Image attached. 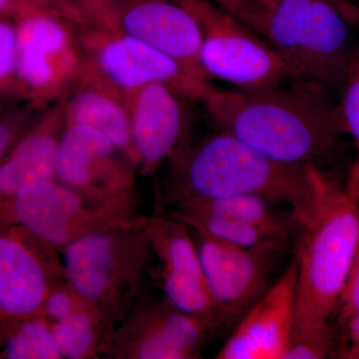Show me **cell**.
Listing matches in <instances>:
<instances>
[{"label":"cell","mask_w":359,"mask_h":359,"mask_svg":"<svg viewBox=\"0 0 359 359\" xmlns=\"http://www.w3.org/2000/svg\"><path fill=\"white\" fill-rule=\"evenodd\" d=\"M203 103L219 131L285 164L318 165L347 134L339 104L306 79L252 91L211 88Z\"/></svg>","instance_id":"obj_1"},{"label":"cell","mask_w":359,"mask_h":359,"mask_svg":"<svg viewBox=\"0 0 359 359\" xmlns=\"http://www.w3.org/2000/svg\"><path fill=\"white\" fill-rule=\"evenodd\" d=\"M169 161L165 198L170 204L190 198L257 196L289 205L302 226L316 215L323 173L318 165L276 162L219 131Z\"/></svg>","instance_id":"obj_2"},{"label":"cell","mask_w":359,"mask_h":359,"mask_svg":"<svg viewBox=\"0 0 359 359\" xmlns=\"http://www.w3.org/2000/svg\"><path fill=\"white\" fill-rule=\"evenodd\" d=\"M299 236L290 339L337 351L332 316L359 244V163L346 187L323 175L316 215Z\"/></svg>","instance_id":"obj_3"},{"label":"cell","mask_w":359,"mask_h":359,"mask_svg":"<svg viewBox=\"0 0 359 359\" xmlns=\"http://www.w3.org/2000/svg\"><path fill=\"white\" fill-rule=\"evenodd\" d=\"M149 221L94 231L60 250L66 280L100 316L103 344L144 294L153 259Z\"/></svg>","instance_id":"obj_4"},{"label":"cell","mask_w":359,"mask_h":359,"mask_svg":"<svg viewBox=\"0 0 359 359\" xmlns=\"http://www.w3.org/2000/svg\"><path fill=\"white\" fill-rule=\"evenodd\" d=\"M175 1L197 20L202 34L201 65L208 77L247 91L302 79L271 44L221 7L209 0Z\"/></svg>","instance_id":"obj_5"},{"label":"cell","mask_w":359,"mask_h":359,"mask_svg":"<svg viewBox=\"0 0 359 359\" xmlns=\"http://www.w3.org/2000/svg\"><path fill=\"white\" fill-rule=\"evenodd\" d=\"M139 217L135 207L94 202L56 179L33 183L0 203V226H18L59 252L77 238Z\"/></svg>","instance_id":"obj_6"},{"label":"cell","mask_w":359,"mask_h":359,"mask_svg":"<svg viewBox=\"0 0 359 359\" xmlns=\"http://www.w3.org/2000/svg\"><path fill=\"white\" fill-rule=\"evenodd\" d=\"M89 25L129 35L166 54L194 77L210 79L201 65L202 34L195 18L175 0H79Z\"/></svg>","instance_id":"obj_7"},{"label":"cell","mask_w":359,"mask_h":359,"mask_svg":"<svg viewBox=\"0 0 359 359\" xmlns=\"http://www.w3.org/2000/svg\"><path fill=\"white\" fill-rule=\"evenodd\" d=\"M83 68L128 99L153 83L167 85L182 99L203 102L212 88L154 47L123 33L94 27L85 35Z\"/></svg>","instance_id":"obj_8"},{"label":"cell","mask_w":359,"mask_h":359,"mask_svg":"<svg viewBox=\"0 0 359 359\" xmlns=\"http://www.w3.org/2000/svg\"><path fill=\"white\" fill-rule=\"evenodd\" d=\"M15 23L18 89L23 102L37 108L76 81L83 59L71 23L57 11L30 14Z\"/></svg>","instance_id":"obj_9"},{"label":"cell","mask_w":359,"mask_h":359,"mask_svg":"<svg viewBox=\"0 0 359 359\" xmlns=\"http://www.w3.org/2000/svg\"><path fill=\"white\" fill-rule=\"evenodd\" d=\"M205 323L182 313L166 297L141 294L116 327L100 355L117 359H196L210 334Z\"/></svg>","instance_id":"obj_10"},{"label":"cell","mask_w":359,"mask_h":359,"mask_svg":"<svg viewBox=\"0 0 359 359\" xmlns=\"http://www.w3.org/2000/svg\"><path fill=\"white\" fill-rule=\"evenodd\" d=\"M135 169L102 134L65 124L55 175L63 185L100 204L136 207Z\"/></svg>","instance_id":"obj_11"},{"label":"cell","mask_w":359,"mask_h":359,"mask_svg":"<svg viewBox=\"0 0 359 359\" xmlns=\"http://www.w3.org/2000/svg\"><path fill=\"white\" fill-rule=\"evenodd\" d=\"M148 229L164 297L180 311L212 330L224 325L226 316L205 282L190 228L171 214L150 217Z\"/></svg>","instance_id":"obj_12"},{"label":"cell","mask_w":359,"mask_h":359,"mask_svg":"<svg viewBox=\"0 0 359 359\" xmlns=\"http://www.w3.org/2000/svg\"><path fill=\"white\" fill-rule=\"evenodd\" d=\"M56 252L18 226H0V320L40 316L52 285L65 278Z\"/></svg>","instance_id":"obj_13"},{"label":"cell","mask_w":359,"mask_h":359,"mask_svg":"<svg viewBox=\"0 0 359 359\" xmlns=\"http://www.w3.org/2000/svg\"><path fill=\"white\" fill-rule=\"evenodd\" d=\"M192 231L210 292L229 323L240 320L269 289L273 261L280 252L240 247Z\"/></svg>","instance_id":"obj_14"},{"label":"cell","mask_w":359,"mask_h":359,"mask_svg":"<svg viewBox=\"0 0 359 359\" xmlns=\"http://www.w3.org/2000/svg\"><path fill=\"white\" fill-rule=\"evenodd\" d=\"M297 266L289 264L280 280L238 320L218 359H283L294 330Z\"/></svg>","instance_id":"obj_15"},{"label":"cell","mask_w":359,"mask_h":359,"mask_svg":"<svg viewBox=\"0 0 359 359\" xmlns=\"http://www.w3.org/2000/svg\"><path fill=\"white\" fill-rule=\"evenodd\" d=\"M181 97L165 84L146 85L127 99L137 170L151 176L184 147Z\"/></svg>","instance_id":"obj_16"},{"label":"cell","mask_w":359,"mask_h":359,"mask_svg":"<svg viewBox=\"0 0 359 359\" xmlns=\"http://www.w3.org/2000/svg\"><path fill=\"white\" fill-rule=\"evenodd\" d=\"M358 44L351 41L341 14L325 0H311V11L297 54V73L328 88L342 89Z\"/></svg>","instance_id":"obj_17"},{"label":"cell","mask_w":359,"mask_h":359,"mask_svg":"<svg viewBox=\"0 0 359 359\" xmlns=\"http://www.w3.org/2000/svg\"><path fill=\"white\" fill-rule=\"evenodd\" d=\"M65 102L58 101L36 122L28 125L0 165V203L25 187L55 179L61 137L65 128Z\"/></svg>","instance_id":"obj_18"},{"label":"cell","mask_w":359,"mask_h":359,"mask_svg":"<svg viewBox=\"0 0 359 359\" xmlns=\"http://www.w3.org/2000/svg\"><path fill=\"white\" fill-rule=\"evenodd\" d=\"M76 91L65 102V124L82 125L105 136L137 170L126 99L81 68Z\"/></svg>","instance_id":"obj_19"},{"label":"cell","mask_w":359,"mask_h":359,"mask_svg":"<svg viewBox=\"0 0 359 359\" xmlns=\"http://www.w3.org/2000/svg\"><path fill=\"white\" fill-rule=\"evenodd\" d=\"M171 214L183 221L192 231L244 248H269L282 252L287 250L290 238L295 233L183 205H175Z\"/></svg>","instance_id":"obj_20"},{"label":"cell","mask_w":359,"mask_h":359,"mask_svg":"<svg viewBox=\"0 0 359 359\" xmlns=\"http://www.w3.org/2000/svg\"><path fill=\"white\" fill-rule=\"evenodd\" d=\"M194 209L231 217L268 228L299 233L302 224L290 211L287 214L275 209V204L257 196H228L219 198H190L175 202Z\"/></svg>","instance_id":"obj_21"},{"label":"cell","mask_w":359,"mask_h":359,"mask_svg":"<svg viewBox=\"0 0 359 359\" xmlns=\"http://www.w3.org/2000/svg\"><path fill=\"white\" fill-rule=\"evenodd\" d=\"M51 323L42 316L0 320V359H60Z\"/></svg>","instance_id":"obj_22"},{"label":"cell","mask_w":359,"mask_h":359,"mask_svg":"<svg viewBox=\"0 0 359 359\" xmlns=\"http://www.w3.org/2000/svg\"><path fill=\"white\" fill-rule=\"evenodd\" d=\"M311 6V0H280L276 7L269 9L262 32L295 71Z\"/></svg>","instance_id":"obj_23"},{"label":"cell","mask_w":359,"mask_h":359,"mask_svg":"<svg viewBox=\"0 0 359 359\" xmlns=\"http://www.w3.org/2000/svg\"><path fill=\"white\" fill-rule=\"evenodd\" d=\"M61 358H97L104 340L102 323L95 309L78 311L69 318L51 323Z\"/></svg>","instance_id":"obj_24"},{"label":"cell","mask_w":359,"mask_h":359,"mask_svg":"<svg viewBox=\"0 0 359 359\" xmlns=\"http://www.w3.org/2000/svg\"><path fill=\"white\" fill-rule=\"evenodd\" d=\"M16 23L0 18V110L22 101L15 75Z\"/></svg>","instance_id":"obj_25"},{"label":"cell","mask_w":359,"mask_h":359,"mask_svg":"<svg viewBox=\"0 0 359 359\" xmlns=\"http://www.w3.org/2000/svg\"><path fill=\"white\" fill-rule=\"evenodd\" d=\"M89 308L92 306L65 278L52 285L42 304L40 316L54 323Z\"/></svg>","instance_id":"obj_26"},{"label":"cell","mask_w":359,"mask_h":359,"mask_svg":"<svg viewBox=\"0 0 359 359\" xmlns=\"http://www.w3.org/2000/svg\"><path fill=\"white\" fill-rule=\"evenodd\" d=\"M339 107L347 134L353 137L359 150V43L347 71Z\"/></svg>","instance_id":"obj_27"},{"label":"cell","mask_w":359,"mask_h":359,"mask_svg":"<svg viewBox=\"0 0 359 359\" xmlns=\"http://www.w3.org/2000/svg\"><path fill=\"white\" fill-rule=\"evenodd\" d=\"M33 109L32 106L25 103L0 110V165L18 137L29 125Z\"/></svg>","instance_id":"obj_28"},{"label":"cell","mask_w":359,"mask_h":359,"mask_svg":"<svg viewBox=\"0 0 359 359\" xmlns=\"http://www.w3.org/2000/svg\"><path fill=\"white\" fill-rule=\"evenodd\" d=\"M359 313V244L353 264L340 294L332 318L337 327L344 330L348 321Z\"/></svg>","instance_id":"obj_29"},{"label":"cell","mask_w":359,"mask_h":359,"mask_svg":"<svg viewBox=\"0 0 359 359\" xmlns=\"http://www.w3.org/2000/svg\"><path fill=\"white\" fill-rule=\"evenodd\" d=\"M50 11L59 13L44 0H0V18H9L15 22L30 14Z\"/></svg>","instance_id":"obj_30"},{"label":"cell","mask_w":359,"mask_h":359,"mask_svg":"<svg viewBox=\"0 0 359 359\" xmlns=\"http://www.w3.org/2000/svg\"><path fill=\"white\" fill-rule=\"evenodd\" d=\"M339 358L359 359V313L348 321L341 332Z\"/></svg>","instance_id":"obj_31"},{"label":"cell","mask_w":359,"mask_h":359,"mask_svg":"<svg viewBox=\"0 0 359 359\" xmlns=\"http://www.w3.org/2000/svg\"><path fill=\"white\" fill-rule=\"evenodd\" d=\"M51 4L54 8L69 21L71 25L87 27L89 26L88 20L82 11L79 0H44Z\"/></svg>","instance_id":"obj_32"},{"label":"cell","mask_w":359,"mask_h":359,"mask_svg":"<svg viewBox=\"0 0 359 359\" xmlns=\"http://www.w3.org/2000/svg\"><path fill=\"white\" fill-rule=\"evenodd\" d=\"M221 8L235 16L238 20H244L252 11V0H215Z\"/></svg>","instance_id":"obj_33"},{"label":"cell","mask_w":359,"mask_h":359,"mask_svg":"<svg viewBox=\"0 0 359 359\" xmlns=\"http://www.w3.org/2000/svg\"><path fill=\"white\" fill-rule=\"evenodd\" d=\"M257 1L259 2L262 6L266 7V8L271 9L276 7L280 0H257Z\"/></svg>","instance_id":"obj_34"}]
</instances>
